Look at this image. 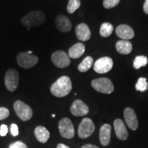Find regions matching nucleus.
<instances>
[{"label":"nucleus","instance_id":"f257e3e1","mask_svg":"<svg viewBox=\"0 0 148 148\" xmlns=\"http://www.w3.org/2000/svg\"><path fill=\"white\" fill-rule=\"evenodd\" d=\"M72 89V83L69 77L61 76L51 86L50 91L57 97H63L69 95Z\"/></svg>","mask_w":148,"mask_h":148},{"label":"nucleus","instance_id":"f03ea898","mask_svg":"<svg viewBox=\"0 0 148 148\" xmlns=\"http://www.w3.org/2000/svg\"><path fill=\"white\" fill-rule=\"evenodd\" d=\"M45 21V15L39 10H34L27 14L21 19V23L29 29L30 27L40 26Z\"/></svg>","mask_w":148,"mask_h":148},{"label":"nucleus","instance_id":"7ed1b4c3","mask_svg":"<svg viewBox=\"0 0 148 148\" xmlns=\"http://www.w3.org/2000/svg\"><path fill=\"white\" fill-rule=\"evenodd\" d=\"M91 86L97 91L104 94H110L114 91V87L110 79L107 77H99L91 82Z\"/></svg>","mask_w":148,"mask_h":148},{"label":"nucleus","instance_id":"20e7f679","mask_svg":"<svg viewBox=\"0 0 148 148\" xmlns=\"http://www.w3.org/2000/svg\"><path fill=\"white\" fill-rule=\"evenodd\" d=\"M13 107L16 115L22 121H28L32 117V109L23 101L21 100L16 101L14 103Z\"/></svg>","mask_w":148,"mask_h":148},{"label":"nucleus","instance_id":"39448f33","mask_svg":"<svg viewBox=\"0 0 148 148\" xmlns=\"http://www.w3.org/2000/svg\"><path fill=\"white\" fill-rule=\"evenodd\" d=\"M59 132L63 138L71 139L75 136V129L73 123L69 118H62L58 123Z\"/></svg>","mask_w":148,"mask_h":148},{"label":"nucleus","instance_id":"423d86ee","mask_svg":"<svg viewBox=\"0 0 148 148\" xmlns=\"http://www.w3.org/2000/svg\"><path fill=\"white\" fill-rule=\"evenodd\" d=\"M17 62L21 67L29 69L34 66L38 62V58L35 55L29 54L27 52H21L16 56Z\"/></svg>","mask_w":148,"mask_h":148},{"label":"nucleus","instance_id":"0eeeda50","mask_svg":"<svg viewBox=\"0 0 148 148\" xmlns=\"http://www.w3.org/2000/svg\"><path fill=\"white\" fill-rule=\"evenodd\" d=\"M5 85L9 91L13 92L17 88L19 82V74L14 69L7 71L5 75Z\"/></svg>","mask_w":148,"mask_h":148},{"label":"nucleus","instance_id":"6e6552de","mask_svg":"<svg viewBox=\"0 0 148 148\" xmlns=\"http://www.w3.org/2000/svg\"><path fill=\"white\" fill-rule=\"evenodd\" d=\"M95 126L93 122L89 118H84L78 127L77 134L79 138H86L94 132Z\"/></svg>","mask_w":148,"mask_h":148},{"label":"nucleus","instance_id":"1a4fd4ad","mask_svg":"<svg viewBox=\"0 0 148 148\" xmlns=\"http://www.w3.org/2000/svg\"><path fill=\"white\" fill-rule=\"evenodd\" d=\"M51 60L53 64L58 68L67 67L71 63L70 57L68 53L62 50L54 51L51 55Z\"/></svg>","mask_w":148,"mask_h":148},{"label":"nucleus","instance_id":"9d476101","mask_svg":"<svg viewBox=\"0 0 148 148\" xmlns=\"http://www.w3.org/2000/svg\"><path fill=\"white\" fill-rule=\"evenodd\" d=\"M113 66V60L110 57L106 56L99 58L95 61L93 65L94 71L98 73H108Z\"/></svg>","mask_w":148,"mask_h":148},{"label":"nucleus","instance_id":"9b49d317","mask_svg":"<svg viewBox=\"0 0 148 148\" xmlns=\"http://www.w3.org/2000/svg\"><path fill=\"white\" fill-rule=\"evenodd\" d=\"M123 116L125 123L130 129L136 130L138 127V121L134 110L131 108H125L123 111Z\"/></svg>","mask_w":148,"mask_h":148},{"label":"nucleus","instance_id":"f8f14e48","mask_svg":"<svg viewBox=\"0 0 148 148\" xmlns=\"http://www.w3.org/2000/svg\"><path fill=\"white\" fill-rule=\"evenodd\" d=\"M71 113L74 116H82L87 114L89 112V108L87 105L80 99H76L72 103L70 108Z\"/></svg>","mask_w":148,"mask_h":148},{"label":"nucleus","instance_id":"ddd939ff","mask_svg":"<svg viewBox=\"0 0 148 148\" xmlns=\"http://www.w3.org/2000/svg\"><path fill=\"white\" fill-rule=\"evenodd\" d=\"M115 32L117 36L121 38V40H128L132 39L134 36V32L133 29L125 24L119 25L116 28Z\"/></svg>","mask_w":148,"mask_h":148},{"label":"nucleus","instance_id":"4468645a","mask_svg":"<svg viewBox=\"0 0 148 148\" xmlns=\"http://www.w3.org/2000/svg\"><path fill=\"white\" fill-rule=\"evenodd\" d=\"M114 127L116 137L119 140H125L129 136L126 127L123 121L120 119H116L114 121Z\"/></svg>","mask_w":148,"mask_h":148},{"label":"nucleus","instance_id":"2eb2a0df","mask_svg":"<svg viewBox=\"0 0 148 148\" xmlns=\"http://www.w3.org/2000/svg\"><path fill=\"white\" fill-rule=\"evenodd\" d=\"M55 23L56 28L61 32H68L71 29V23L66 16L60 14L56 18Z\"/></svg>","mask_w":148,"mask_h":148},{"label":"nucleus","instance_id":"dca6fc26","mask_svg":"<svg viewBox=\"0 0 148 148\" xmlns=\"http://www.w3.org/2000/svg\"><path fill=\"white\" fill-rule=\"evenodd\" d=\"M75 34L77 38L82 41H87L91 36V32L86 24L79 23L75 27Z\"/></svg>","mask_w":148,"mask_h":148},{"label":"nucleus","instance_id":"f3484780","mask_svg":"<svg viewBox=\"0 0 148 148\" xmlns=\"http://www.w3.org/2000/svg\"><path fill=\"white\" fill-rule=\"evenodd\" d=\"M111 125L105 123L101 125L99 130V140L103 146H108L110 142Z\"/></svg>","mask_w":148,"mask_h":148},{"label":"nucleus","instance_id":"a211bd4d","mask_svg":"<svg viewBox=\"0 0 148 148\" xmlns=\"http://www.w3.org/2000/svg\"><path fill=\"white\" fill-rule=\"evenodd\" d=\"M34 135L36 140L42 143H45L50 137L49 130L42 125H38L35 128Z\"/></svg>","mask_w":148,"mask_h":148},{"label":"nucleus","instance_id":"6ab92c4d","mask_svg":"<svg viewBox=\"0 0 148 148\" xmlns=\"http://www.w3.org/2000/svg\"><path fill=\"white\" fill-rule=\"evenodd\" d=\"M85 51V46L82 42H77L69 48L68 55L71 58H79L84 54Z\"/></svg>","mask_w":148,"mask_h":148},{"label":"nucleus","instance_id":"aec40b11","mask_svg":"<svg viewBox=\"0 0 148 148\" xmlns=\"http://www.w3.org/2000/svg\"><path fill=\"white\" fill-rule=\"evenodd\" d=\"M116 51L121 54H129L132 50V45L129 40H120L116 43Z\"/></svg>","mask_w":148,"mask_h":148},{"label":"nucleus","instance_id":"412c9836","mask_svg":"<svg viewBox=\"0 0 148 148\" xmlns=\"http://www.w3.org/2000/svg\"><path fill=\"white\" fill-rule=\"evenodd\" d=\"M93 64V59L90 56H86L77 66V69L80 72H86L92 67Z\"/></svg>","mask_w":148,"mask_h":148},{"label":"nucleus","instance_id":"4be33fe9","mask_svg":"<svg viewBox=\"0 0 148 148\" xmlns=\"http://www.w3.org/2000/svg\"><path fill=\"white\" fill-rule=\"evenodd\" d=\"M113 30V25L110 23L105 22V23L101 24L100 30H99V34L102 37H108L110 36Z\"/></svg>","mask_w":148,"mask_h":148},{"label":"nucleus","instance_id":"5701e85b","mask_svg":"<svg viewBox=\"0 0 148 148\" xmlns=\"http://www.w3.org/2000/svg\"><path fill=\"white\" fill-rule=\"evenodd\" d=\"M148 62L147 58L145 56H136L133 62V66L134 69H138L142 66L147 65Z\"/></svg>","mask_w":148,"mask_h":148},{"label":"nucleus","instance_id":"b1692460","mask_svg":"<svg viewBox=\"0 0 148 148\" xmlns=\"http://www.w3.org/2000/svg\"><path fill=\"white\" fill-rule=\"evenodd\" d=\"M135 88L140 92H145L148 89V83L145 77H140L138 79L137 82L135 85Z\"/></svg>","mask_w":148,"mask_h":148},{"label":"nucleus","instance_id":"393cba45","mask_svg":"<svg viewBox=\"0 0 148 148\" xmlns=\"http://www.w3.org/2000/svg\"><path fill=\"white\" fill-rule=\"evenodd\" d=\"M80 0H69L66 10L69 14H73L80 6Z\"/></svg>","mask_w":148,"mask_h":148},{"label":"nucleus","instance_id":"a878e982","mask_svg":"<svg viewBox=\"0 0 148 148\" xmlns=\"http://www.w3.org/2000/svg\"><path fill=\"white\" fill-rule=\"evenodd\" d=\"M121 0H103V5L105 8L110 9L119 4Z\"/></svg>","mask_w":148,"mask_h":148},{"label":"nucleus","instance_id":"bb28decb","mask_svg":"<svg viewBox=\"0 0 148 148\" xmlns=\"http://www.w3.org/2000/svg\"><path fill=\"white\" fill-rule=\"evenodd\" d=\"M9 114H10V112L8 108L5 107H0V121L8 118Z\"/></svg>","mask_w":148,"mask_h":148},{"label":"nucleus","instance_id":"cd10ccee","mask_svg":"<svg viewBox=\"0 0 148 148\" xmlns=\"http://www.w3.org/2000/svg\"><path fill=\"white\" fill-rule=\"evenodd\" d=\"M9 148H28L27 147V145L25 143H24L23 142L21 141H16L14 142V143H11L10 146H9Z\"/></svg>","mask_w":148,"mask_h":148},{"label":"nucleus","instance_id":"c85d7f7f","mask_svg":"<svg viewBox=\"0 0 148 148\" xmlns=\"http://www.w3.org/2000/svg\"><path fill=\"white\" fill-rule=\"evenodd\" d=\"M10 132L13 136H16L18 135V127L15 123H12L10 127Z\"/></svg>","mask_w":148,"mask_h":148},{"label":"nucleus","instance_id":"c756f323","mask_svg":"<svg viewBox=\"0 0 148 148\" xmlns=\"http://www.w3.org/2000/svg\"><path fill=\"white\" fill-rule=\"evenodd\" d=\"M8 132V126L5 124H2L0 127V136H6L7 133Z\"/></svg>","mask_w":148,"mask_h":148},{"label":"nucleus","instance_id":"7c9ffc66","mask_svg":"<svg viewBox=\"0 0 148 148\" xmlns=\"http://www.w3.org/2000/svg\"><path fill=\"white\" fill-rule=\"evenodd\" d=\"M143 9L144 12H145L146 14H148V0H145V2H144Z\"/></svg>","mask_w":148,"mask_h":148},{"label":"nucleus","instance_id":"2f4dec72","mask_svg":"<svg viewBox=\"0 0 148 148\" xmlns=\"http://www.w3.org/2000/svg\"><path fill=\"white\" fill-rule=\"evenodd\" d=\"M81 148H99V147L95 145H92V144H86V145H83Z\"/></svg>","mask_w":148,"mask_h":148},{"label":"nucleus","instance_id":"473e14b6","mask_svg":"<svg viewBox=\"0 0 148 148\" xmlns=\"http://www.w3.org/2000/svg\"><path fill=\"white\" fill-rule=\"evenodd\" d=\"M57 148H70L69 146L66 145L65 144L63 143H59L58 145H57Z\"/></svg>","mask_w":148,"mask_h":148},{"label":"nucleus","instance_id":"72a5a7b5","mask_svg":"<svg viewBox=\"0 0 148 148\" xmlns=\"http://www.w3.org/2000/svg\"><path fill=\"white\" fill-rule=\"evenodd\" d=\"M27 53H28L29 54H32V51H27Z\"/></svg>","mask_w":148,"mask_h":148},{"label":"nucleus","instance_id":"f704fd0d","mask_svg":"<svg viewBox=\"0 0 148 148\" xmlns=\"http://www.w3.org/2000/svg\"><path fill=\"white\" fill-rule=\"evenodd\" d=\"M52 116H53V117H55L56 115H55V114H52Z\"/></svg>","mask_w":148,"mask_h":148}]
</instances>
